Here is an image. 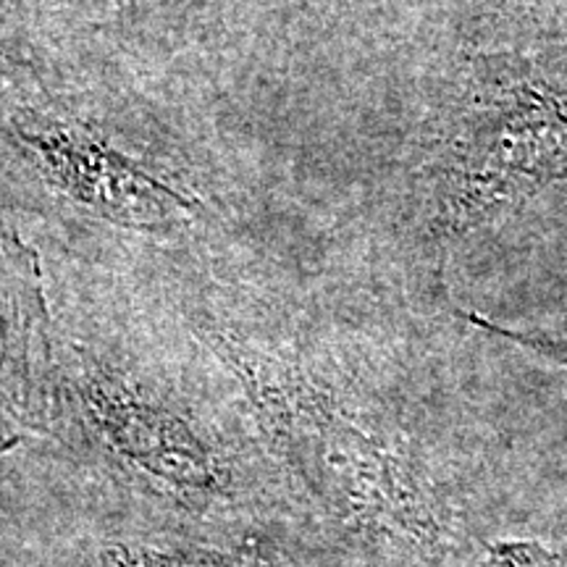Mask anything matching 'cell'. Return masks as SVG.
Segmentation results:
<instances>
[{
  "label": "cell",
  "mask_w": 567,
  "mask_h": 567,
  "mask_svg": "<svg viewBox=\"0 0 567 567\" xmlns=\"http://www.w3.org/2000/svg\"><path fill=\"white\" fill-rule=\"evenodd\" d=\"M184 326L243 396L297 523L347 567H473L471 492L381 389L197 295Z\"/></svg>",
  "instance_id": "6da1fadb"
},
{
  "label": "cell",
  "mask_w": 567,
  "mask_h": 567,
  "mask_svg": "<svg viewBox=\"0 0 567 567\" xmlns=\"http://www.w3.org/2000/svg\"><path fill=\"white\" fill-rule=\"evenodd\" d=\"M195 339V337H193ZM193 342L116 318L53 321L45 439L124 517L174 526L295 520L237 386Z\"/></svg>",
  "instance_id": "7a4b0ae2"
},
{
  "label": "cell",
  "mask_w": 567,
  "mask_h": 567,
  "mask_svg": "<svg viewBox=\"0 0 567 567\" xmlns=\"http://www.w3.org/2000/svg\"><path fill=\"white\" fill-rule=\"evenodd\" d=\"M429 226L460 243L567 182V74L523 53L467 63L425 163Z\"/></svg>",
  "instance_id": "3957f363"
},
{
  "label": "cell",
  "mask_w": 567,
  "mask_h": 567,
  "mask_svg": "<svg viewBox=\"0 0 567 567\" xmlns=\"http://www.w3.org/2000/svg\"><path fill=\"white\" fill-rule=\"evenodd\" d=\"M0 172L42 213L151 243L187 237L205 218L187 184L11 59L0 63Z\"/></svg>",
  "instance_id": "277c9868"
},
{
  "label": "cell",
  "mask_w": 567,
  "mask_h": 567,
  "mask_svg": "<svg viewBox=\"0 0 567 567\" xmlns=\"http://www.w3.org/2000/svg\"><path fill=\"white\" fill-rule=\"evenodd\" d=\"M42 567H347L295 520L174 526L118 517L53 544Z\"/></svg>",
  "instance_id": "5b68a950"
},
{
  "label": "cell",
  "mask_w": 567,
  "mask_h": 567,
  "mask_svg": "<svg viewBox=\"0 0 567 567\" xmlns=\"http://www.w3.org/2000/svg\"><path fill=\"white\" fill-rule=\"evenodd\" d=\"M53 321L40 255L0 213V457L45 436Z\"/></svg>",
  "instance_id": "8992f818"
},
{
  "label": "cell",
  "mask_w": 567,
  "mask_h": 567,
  "mask_svg": "<svg viewBox=\"0 0 567 567\" xmlns=\"http://www.w3.org/2000/svg\"><path fill=\"white\" fill-rule=\"evenodd\" d=\"M473 567H563V555L536 536H488Z\"/></svg>",
  "instance_id": "52a82bcc"
},
{
  "label": "cell",
  "mask_w": 567,
  "mask_h": 567,
  "mask_svg": "<svg viewBox=\"0 0 567 567\" xmlns=\"http://www.w3.org/2000/svg\"><path fill=\"white\" fill-rule=\"evenodd\" d=\"M465 318H467V321H473L476 326H481V329L492 331V334H499L502 339H509V342H515V344H520V347H528L530 352L542 354V358H547L549 363H557V365H565L567 368V337L549 334V331L502 329V326L488 323L486 318H481L476 313H467Z\"/></svg>",
  "instance_id": "ba28073f"
},
{
  "label": "cell",
  "mask_w": 567,
  "mask_h": 567,
  "mask_svg": "<svg viewBox=\"0 0 567 567\" xmlns=\"http://www.w3.org/2000/svg\"><path fill=\"white\" fill-rule=\"evenodd\" d=\"M116 3L124 9V6H134V0H116Z\"/></svg>",
  "instance_id": "9c48e42d"
}]
</instances>
